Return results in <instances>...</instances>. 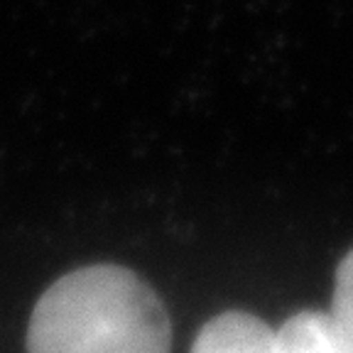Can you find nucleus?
I'll use <instances>...</instances> for the list:
<instances>
[{
	"instance_id": "nucleus-2",
	"label": "nucleus",
	"mask_w": 353,
	"mask_h": 353,
	"mask_svg": "<svg viewBox=\"0 0 353 353\" xmlns=\"http://www.w3.org/2000/svg\"><path fill=\"white\" fill-rule=\"evenodd\" d=\"M272 336L275 331L260 316L231 309L206 321L192 353H272Z\"/></svg>"
},
{
	"instance_id": "nucleus-3",
	"label": "nucleus",
	"mask_w": 353,
	"mask_h": 353,
	"mask_svg": "<svg viewBox=\"0 0 353 353\" xmlns=\"http://www.w3.org/2000/svg\"><path fill=\"white\" fill-rule=\"evenodd\" d=\"M272 353H351L329 319V312L304 309L272 336Z\"/></svg>"
},
{
	"instance_id": "nucleus-4",
	"label": "nucleus",
	"mask_w": 353,
	"mask_h": 353,
	"mask_svg": "<svg viewBox=\"0 0 353 353\" xmlns=\"http://www.w3.org/2000/svg\"><path fill=\"white\" fill-rule=\"evenodd\" d=\"M329 319L341 336V341L346 343V348L353 353V248L343 255V260L336 268Z\"/></svg>"
},
{
	"instance_id": "nucleus-1",
	"label": "nucleus",
	"mask_w": 353,
	"mask_h": 353,
	"mask_svg": "<svg viewBox=\"0 0 353 353\" xmlns=\"http://www.w3.org/2000/svg\"><path fill=\"white\" fill-rule=\"evenodd\" d=\"M28 353H172V321L140 275L88 265L59 277L34 304Z\"/></svg>"
}]
</instances>
